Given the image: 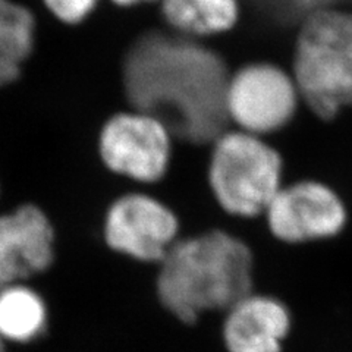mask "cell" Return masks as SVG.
Masks as SVG:
<instances>
[{"mask_svg": "<svg viewBox=\"0 0 352 352\" xmlns=\"http://www.w3.org/2000/svg\"><path fill=\"white\" fill-rule=\"evenodd\" d=\"M47 323L46 304L40 295L19 283L0 289V338L30 342L38 338Z\"/></svg>", "mask_w": 352, "mask_h": 352, "instance_id": "cell-13", "label": "cell"}, {"mask_svg": "<svg viewBox=\"0 0 352 352\" xmlns=\"http://www.w3.org/2000/svg\"><path fill=\"white\" fill-rule=\"evenodd\" d=\"M178 217L170 208L141 192L116 198L104 219L107 245L142 263H160L178 241Z\"/></svg>", "mask_w": 352, "mask_h": 352, "instance_id": "cell-7", "label": "cell"}, {"mask_svg": "<svg viewBox=\"0 0 352 352\" xmlns=\"http://www.w3.org/2000/svg\"><path fill=\"white\" fill-rule=\"evenodd\" d=\"M159 266V300L185 324L207 311H226L252 292L251 250L225 230L178 239Z\"/></svg>", "mask_w": 352, "mask_h": 352, "instance_id": "cell-2", "label": "cell"}, {"mask_svg": "<svg viewBox=\"0 0 352 352\" xmlns=\"http://www.w3.org/2000/svg\"><path fill=\"white\" fill-rule=\"evenodd\" d=\"M0 352H5V346H3V339L0 338Z\"/></svg>", "mask_w": 352, "mask_h": 352, "instance_id": "cell-16", "label": "cell"}, {"mask_svg": "<svg viewBox=\"0 0 352 352\" xmlns=\"http://www.w3.org/2000/svg\"><path fill=\"white\" fill-rule=\"evenodd\" d=\"M53 242L49 219L36 206L0 217V289L49 269Z\"/></svg>", "mask_w": 352, "mask_h": 352, "instance_id": "cell-9", "label": "cell"}, {"mask_svg": "<svg viewBox=\"0 0 352 352\" xmlns=\"http://www.w3.org/2000/svg\"><path fill=\"white\" fill-rule=\"evenodd\" d=\"M283 163L263 137L232 129L212 142L208 184L219 206L232 216L264 214L282 188Z\"/></svg>", "mask_w": 352, "mask_h": 352, "instance_id": "cell-4", "label": "cell"}, {"mask_svg": "<svg viewBox=\"0 0 352 352\" xmlns=\"http://www.w3.org/2000/svg\"><path fill=\"white\" fill-rule=\"evenodd\" d=\"M228 352H282L291 330L288 308L273 296L251 292L225 311Z\"/></svg>", "mask_w": 352, "mask_h": 352, "instance_id": "cell-10", "label": "cell"}, {"mask_svg": "<svg viewBox=\"0 0 352 352\" xmlns=\"http://www.w3.org/2000/svg\"><path fill=\"white\" fill-rule=\"evenodd\" d=\"M294 80L300 97L322 119L352 106V14L318 9L298 32Z\"/></svg>", "mask_w": 352, "mask_h": 352, "instance_id": "cell-3", "label": "cell"}, {"mask_svg": "<svg viewBox=\"0 0 352 352\" xmlns=\"http://www.w3.org/2000/svg\"><path fill=\"white\" fill-rule=\"evenodd\" d=\"M263 216L270 232L288 244L332 238L346 225L342 198L317 181L282 185Z\"/></svg>", "mask_w": 352, "mask_h": 352, "instance_id": "cell-8", "label": "cell"}, {"mask_svg": "<svg viewBox=\"0 0 352 352\" xmlns=\"http://www.w3.org/2000/svg\"><path fill=\"white\" fill-rule=\"evenodd\" d=\"M229 74L216 52L192 38L150 32L132 44L124 87L132 109L159 118L172 135L206 144L228 129Z\"/></svg>", "mask_w": 352, "mask_h": 352, "instance_id": "cell-1", "label": "cell"}, {"mask_svg": "<svg viewBox=\"0 0 352 352\" xmlns=\"http://www.w3.org/2000/svg\"><path fill=\"white\" fill-rule=\"evenodd\" d=\"M172 137L159 118L131 109L106 120L98 135V154L113 173L153 184L166 175Z\"/></svg>", "mask_w": 352, "mask_h": 352, "instance_id": "cell-6", "label": "cell"}, {"mask_svg": "<svg viewBox=\"0 0 352 352\" xmlns=\"http://www.w3.org/2000/svg\"><path fill=\"white\" fill-rule=\"evenodd\" d=\"M300 98L294 76L279 66L250 63L229 75L225 94L228 122L264 137L291 122Z\"/></svg>", "mask_w": 352, "mask_h": 352, "instance_id": "cell-5", "label": "cell"}, {"mask_svg": "<svg viewBox=\"0 0 352 352\" xmlns=\"http://www.w3.org/2000/svg\"><path fill=\"white\" fill-rule=\"evenodd\" d=\"M36 43V19L14 0H0V87L14 82Z\"/></svg>", "mask_w": 352, "mask_h": 352, "instance_id": "cell-12", "label": "cell"}, {"mask_svg": "<svg viewBox=\"0 0 352 352\" xmlns=\"http://www.w3.org/2000/svg\"><path fill=\"white\" fill-rule=\"evenodd\" d=\"M43 2L63 24L76 25L93 14L98 0H43Z\"/></svg>", "mask_w": 352, "mask_h": 352, "instance_id": "cell-14", "label": "cell"}, {"mask_svg": "<svg viewBox=\"0 0 352 352\" xmlns=\"http://www.w3.org/2000/svg\"><path fill=\"white\" fill-rule=\"evenodd\" d=\"M112 2L118 6L129 8V6H135V5L146 3V2H156V0H112Z\"/></svg>", "mask_w": 352, "mask_h": 352, "instance_id": "cell-15", "label": "cell"}, {"mask_svg": "<svg viewBox=\"0 0 352 352\" xmlns=\"http://www.w3.org/2000/svg\"><path fill=\"white\" fill-rule=\"evenodd\" d=\"M162 15L175 34L197 38L232 30L239 18L238 0H160Z\"/></svg>", "mask_w": 352, "mask_h": 352, "instance_id": "cell-11", "label": "cell"}]
</instances>
